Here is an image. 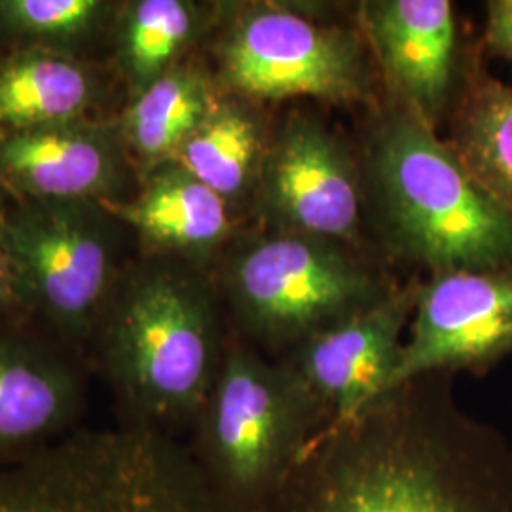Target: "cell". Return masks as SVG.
<instances>
[{
  "mask_svg": "<svg viewBox=\"0 0 512 512\" xmlns=\"http://www.w3.org/2000/svg\"><path fill=\"white\" fill-rule=\"evenodd\" d=\"M509 355L512 264L429 275L387 391L423 376L486 374Z\"/></svg>",
  "mask_w": 512,
  "mask_h": 512,
  "instance_id": "30bf717a",
  "label": "cell"
},
{
  "mask_svg": "<svg viewBox=\"0 0 512 512\" xmlns=\"http://www.w3.org/2000/svg\"><path fill=\"white\" fill-rule=\"evenodd\" d=\"M122 224L97 200H18L0 217L25 306L73 344H90L122 264Z\"/></svg>",
  "mask_w": 512,
  "mask_h": 512,
  "instance_id": "52a82bcc",
  "label": "cell"
},
{
  "mask_svg": "<svg viewBox=\"0 0 512 512\" xmlns=\"http://www.w3.org/2000/svg\"><path fill=\"white\" fill-rule=\"evenodd\" d=\"M84 404V376L63 351L0 329V463L76 431Z\"/></svg>",
  "mask_w": 512,
  "mask_h": 512,
  "instance_id": "5bb4252c",
  "label": "cell"
},
{
  "mask_svg": "<svg viewBox=\"0 0 512 512\" xmlns=\"http://www.w3.org/2000/svg\"><path fill=\"white\" fill-rule=\"evenodd\" d=\"M251 205L262 228L357 245L365 220L361 158L306 110L272 129Z\"/></svg>",
  "mask_w": 512,
  "mask_h": 512,
  "instance_id": "9c48e42d",
  "label": "cell"
},
{
  "mask_svg": "<svg viewBox=\"0 0 512 512\" xmlns=\"http://www.w3.org/2000/svg\"><path fill=\"white\" fill-rule=\"evenodd\" d=\"M484 40L495 54L512 61V0H490L486 4Z\"/></svg>",
  "mask_w": 512,
  "mask_h": 512,
  "instance_id": "7402d4cb",
  "label": "cell"
},
{
  "mask_svg": "<svg viewBox=\"0 0 512 512\" xmlns=\"http://www.w3.org/2000/svg\"><path fill=\"white\" fill-rule=\"evenodd\" d=\"M128 177L118 128L76 118L0 129V186L18 200L122 202Z\"/></svg>",
  "mask_w": 512,
  "mask_h": 512,
  "instance_id": "4fadbf2b",
  "label": "cell"
},
{
  "mask_svg": "<svg viewBox=\"0 0 512 512\" xmlns=\"http://www.w3.org/2000/svg\"><path fill=\"white\" fill-rule=\"evenodd\" d=\"M217 63L224 92L255 103L313 97L353 105L374 97L363 37L294 4H241L220 33Z\"/></svg>",
  "mask_w": 512,
  "mask_h": 512,
  "instance_id": "ba28073f",
  "label": "cell"
},
{
  "mask_svg": "<svg viewBox=\"0 0 512 512\" xmlns=\"http://www.w3.org/2000/svg\"><path fill=\"white\" fill-rule=\"evenodd\" d=\"M330 423L293 366L234 334L186 444L228 503L239 512H268Z\"/></svg>",
  "mask_w": 512,
  "mask_h": 512,
  "instance_id": "5b68a950",
  "label": "cell"
},
{
  "mask_svg": "<svg viewBox=\"0 0 512 512\" xmlns=\"http://www.w3.org/2000/svg\"><path fill=\"white\" fill-rule=\"evenodd\" d=\"M25 306L16 268L0 241V310Z\"/></svg>",
  "mask_w": 512,
  "mask_h": 512,
  "instance_id": "603a6c76",
  "label": "cell"
},
{
  "mask_svg": "<svg viewBox=\"0 0 512 512\" xmlns=\"http://www.w3.org/2000/svg\"><path fill=\"white\" fill-rule=\"evenodd\" d=\"M95 97V80L73 57L29 48L0 61V129L82 118Z\"/></svg>",
  "mask_w": 512,
  "mask_h": 512,
  "instance_id": "ac0fdd59",
  "label": "cell"
},
{
  "mask_svg": "<svg viewBox=\"0 0 512 512\" xmlns=\"http://www.w3.org/2000/svg\"><path fill=\"white\" fill-rule=\"evenodd\" d=\"M448 145L495 202L512 215V88L471 76L452 109Z\"/></svg>",
  "mask_w": 512,
  "mask_h": 512,
  "instance_id": "d6986e66",
  "label": "cell"
},
{
  "mask_svg": "<svg viewBox=\"0 0 512 512\" xmlns=\"http://www.w3.org/2000/svg\"><path fill=\"white\" fill-rule=\"evenodd\" d=\"M207 16L190 0H137L122 12L118 59L135 93L181 63L184 52L202 37Z\"/></svg>",
  "mask_w": 512,
  "mask_h": 512,
  "instance_id": "ffe728a7",
  "label": "cell"
},
{
  "mask_svg": "<svg viewBox=\"0 0 512 512\" xmlns=\"http://www.w3.org/2000/svg\"><path fill=\"white\" fill-rule=\"evenodd\" d=\"M103 203L139 234L148 255L173 256L203 268L236 238L234 207L173 160L148 167L133 198Z\"/></svg>",
  "mask_w": 512,
  "mask_h": 512,
  "instance_id": "9a60e30c",
  "label": "cell"
},
{
  "mask_svg": "<svg viewBox=\"0 0 512 512\" xmlns=\"http://www.w3.org/2000/svg\"><path fill=\"white\" fill-rule=\"evenodd\" d=\"M219 283L236 336L275 359L397 289L351 245L268 228L228 243Z\"/></svg>",
  "mask_w": 512,
  "mask_h": 512,
  "instance_id": "8992f818",
  "label": "cell"
},
{
  "mask_svg": "<svg viewBox=\"0 0 512 512\" xmlns=\"http://www.w3.org/2000/svg\"><path fill=\"white\" fill-rule=\"evenodd\" d=\"M0 512H239L188 444L122 423L84 429L0 463Z\"/></svg>",
  "mask_w": 512,
  "mask_h": 512,
  "instance_id": "277c9868",
  "label": "cell"
},
{
  "mask_svg": "<svg viewBox=\"0 0 512 512\" xmlns=\"http://www.w3.org/2000/svg\"><path fill=\"white\" fill-rule=\"evenodd\" d=\"M4 209H6V205L2 202V196H0V217H2V213H4Z\"/></svg>",
  "mask_w": 512,
  "mask_h": 512,
  "instance_id": "cb8c5ba5",
  "label": "cell"
},
{
  "mask_svg": "<svg viewBox=\"0 0 512 512\" xmlns=\"http://www.w3.org/2000/svg\"><path fill=\"white\" fill-rule=\"evenodd\" d=\"M112 10L103 0H0V31L52 50L93 35Z\"/></svg>",
  "mask_w": 512,
  "mask_h": 512,
  "instance_id": "44dd1931",
  "label": "cell"
},
{
  "mask_svg": "<svg viewBox=\"0 0 512 512\" xmlns=\"http://www.w3.org/2000/svg\"><path fill=\"white\" fill-rule=\"evenodd\" d=\"M220 93L202 67L179 63L135 93L118 124L128 154L145 167L175 158L215 107Z\"/></svg>",
  "mask_w": 512,
  "mask_h": 512,
  "instance_id": "e0dca14e",
  "label": "cell"
},
{
  "mask_svg": "<svg viewBox=\"0 0 512 512\" xmlns=\"http://www.w3.org/2000/svg\"><path fill=\"white\" fill-rule=\"evenodd\" d=\"M228 340L203 268L147 255L118 275L90 344L124 423L179 439L211 393Z\"/></svg>",
  "mask_w": 512,
  "mask_h": 512,
  "instance_id": "7a4b0ae2",
  "label": "cell"
},
{
  "mask_svg": "<svg viewBox=\"0 0 512 512\" xmlns=\"http://www.w3.org/2000/svg\"><path fill=\"white\" fill-rule=\"evenodd\" d=\"M268 512H512V442L423 376L330 423Z\"/></svg>",
  "mask_w": 512,
  "mask_h": 512,
  "instance_id": "6da1fadb",
  "label": "cell"
},
{
  "mask_svg": "<svg viewBox=\"0 0 512 512\" xmlns=\"http://www.w3.org/2000/svg\"><path fill=\"white\" fill-rule=\"evenodd\" d=\"M272 129L255 101L220 93L173 162L183 165L232 207L253 200Z\"/></svg>",
  "mask_w": 512,
  "mask_h": 512,
  "instance_id": "2e32d148",
  "label": "cell"
},
{
  "mask_svg": "<svg viewBox=\"0 0 512 512\" xmlns=\"http://www.w3.org/2000/svg\"><path fill=\"white\" fill-rule=\"evenodd\" d=\"M359 21L391 103L437 129L458 99L459 29L448 0H368Z\"/></svg>",
  "mask_w": 512,
  "mask_h": 512,
  "instance_id": "7c38bea8",
  "label": "cell"
},
{
  "mask_svg": "<svg viewBox=\"0 0 512 512\" xmlns=\"http://www.w3.org/2000/svg\"><path fill=\"white\" fill-rule=\"evenodd\" d=\"M420 283L313 334L283 357L334 421L348 420L382 397L403 353Z\"/></svg>",
  "mask_w": 512,
  "mask_h": 512,
  "instance_id": "8fae6325",
  "label": "cell"
},
{
  "mask_svg": "<svg viewBox=\"0 0 512 512\" xmlns=\"http://www.w3.org/2000/svg\"><path fill=\"white\" fill-rule=\"evenodd\" d=\"M365 220L385 253L429 275L512 264V215L437 129L387 103L361 156Z\"/></svg>",
  "mask_w": 512,
  "mask_h": 512,
  "instance_id": "3957f363",
  "label": "cell"
}]
</instances>
